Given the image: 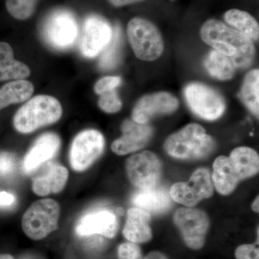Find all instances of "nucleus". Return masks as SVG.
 I'll use <instances>...</instances> for the list:
<instances>
[{
  "label": "nucleus",
  "instance_id": "nucleus-1",
  "mask_svg": "<svg viewBox=\"0 0 259 259\" xmlns=\"http://www.w3.org/2000/svg\"><path fill=\"white\" fill-rule=\"evenodd\" d=\"M201 37L214 50L228 56L236 68L247 69L254 60L253 40L220 20H207L201 28Z\"/></svg>",
  "mask_w": 259,
  "mask_h": 259
},
{
  "label": "nucleus",
  "instance_id": "nucleus-2",
  "mask_svg": "<svg viewBox=\"0 0 259 259\" xmlns=\"http://www.w3.org/2000/svg\"><path fill=\"white\" fill-rule=\"evenodd\" d=\"M259 170L258 154L252 148L238 147L229 157L221 156L213 163L212 180L216 190L228 195L241 180L254 176Z\"/></svg>",
  "mask_w": 259,
  "mask_h": 259
},
{
  "label": "nucleus",
  "instance_id": "nucleus-3",
  "mask_svg": "<svg viewBox=\"0 0 259 259\" xmlns=\"http://www.w3.org/2000/svg\"><path fill=\"white\" fill-rule=\"evenodd\" d=\"M63 110L60 102L49 95H37L17 111L13 125L20 134H28L60 120Z\"/></svg>",
  "mask_w": 259,
  "mask_h": 259
},
{
  "label": "nucleus",
  "instance_id": "nucleus-4",
  "mask_svg": "<svg viewBox=\"0 0 259 259\" xmlns=\"http://www.w3.org/2000/svg\"><path fill=\"white\" fill-rule=\"evenodd\" d=\"M215 147L212 137L199 124L185 126L172 134L165 142L167 153L180 159H200L207 157Z\"/></svg>",
  "mask_w": 259,
  "mask_h": 259
},
{
  "label": "nucleus",
  "instance_id": "nucleus-5",
  "mask_svg": "<svg viewBox=\"0 0 259 259\" xmlns=\"http://www.w3.org/2000/svg\"><path fill=\"white\" fill-rule=\"evenodd\" d=\"M42 36L48 45L56 50L72 49L79 37L76 17L67 10L53 12L42 24Z\"/></svg>",
  "mask_w": 259,
  "mask_h": 259
},
{
  "label": "nucleus",
  "instance_id": "nucleus-6",
  "mask_svg": "<svg viewBox=\"0 0 259 259\" xmlns=\"http://www.w3.org/2000/svg\"><path fill=\"white\" fill-rule=\"evenodd\" d=\"M60 217V206L52 199H44L34 202L22 220L24 233L30 239H44L57 229Z\"/></svg>",
  "mask_w": 259,
  "mask_h": 259
},
{
  "label": "nucleus",
  "instance_id": "nucleus-7",
  "mask_svg": "<svg viewBox=\"0 0 259 259\" xmlns=\"http://www.w3.org/2000/svg\"><path fill=\"white\" fill-rule=\"evenodd\" d=\"M127 37L134 54L139 59L153 61L158 59L163 51L161 32L146 19L135 18L129 22Z\"/></svg>",
  "mask_w": 259,
  "mask_h": 259
},
{
  "label": "nucleus",
  "instance_id": "nucleus-8",
  "mask_svg": "<svg viewBox=\"0 0 259 259\" xmlns=\"http://www.w3.org/2000/svg\"><path fill=\"white\" fill-rule=\"evenodd\" d=\"M105 148V139L96 130L80 132L73 140L69 151V162L74 171L88 169L101 156Z\"/></svg>",
  "mask_w": 259,
  "mask_h": 259
},
{
  "label": "nucleus",
  "instance_id": "nucleus-9",
  "mask_svg": "<svg viewBox=\"0 0 259 259\" xmlns=\"http://www.w3.org/2000/svg\"><path fill=\"white\" fill-rule=\"evenodd\" d=\"M185 95L192 111L204 120H216L226 110L223 97L202 83H190L185 88Z\"/></svg>",
  "mask_w": 259,
  "mask_h": 259
},
{
  "label": "nucleus",
  "instance_id": "nucleus-10",
  "mask_svg": "<svg viewBox=\"0 0 259 259\" xmlns=\"http://www.w3.org/2000/svg\"><path fill=\"white\" fill-rule=\"evenodd\" d=\"M174 222L189 248L199 250L204 246L209 227L205 212L198 209L182 207L175 212Z\"/></svg>",
  "mask_w": 259,
  "mask_h": 259
},
{
  "label": "nucleus",
  "instance_id": "nucleus-11",
  "mask_svg": "<svg viewBox=\"0 0 259 259\" xmlns=\"http://www.w3.org/2000/svg\"><path fill=\"white\" fill-rule=\"evenodd\" d=\"M210 173L207 168H198L187 182L175 184L169 191L172 200L186 207H194L213 194Z\"/></svg>",
  "mask_w": 259,
  "mask_h": 259
},
{
  "label": "nucleus",
  "instance_id": "nucleus-12",
  "mask_svg": "<svg viewBox=\"0 0 259 259\" xmlns=\"http://www.w3.org/2000/svg\"><path fill=\"white\" fill-rule=\"evenodd\" d=\"M113 28L110 24L99 15H90L83 22L79 41L81 55L93 59L108 45L111 40Z\"/></svg>",
  "mask_w": 259,
  "mask_h": 259
},
{
  "label": "nucleus",
  "instance_id": "nucleus-13",
  "mask_svg": "<svg viewBox=\"0 0 259 259\" xmlns=\"http://www.w3.org/2000/svg\"><path fill=\"white\" fill-rule=\"evenodd\" d=\"M161 170V161L151 151L134 155L126 162V171L129 180L139 190L158 185Z\"/></svg>",
  "mask_w": 259,
  "mask_h": 259
},
{
  "label": "nucleus",
  "instance_id": "nucleus-14",
  "mask_svg": "<svg viewBox=\"0 0 259 259\" xmlns=\"http://www.w3.org/2000/svg\"><path fill=\"white\" fill-rule=\"evenodd\" d=\"M118 228V221L115 213L100 209L83 215L76 225V233L79 236L97 235L112 238L117 234Z\"/></svg>",
  "mask_w": 259,
  "mask_h": 259
},
{
  "label": "nucleus",
  "instance_id": "nucleus-15",
  "mask_svg": "<svg viewBox=\"0 0 259 259\" xmlns=\"http://www.w3.org/2000/svg\"><path fill=\"white\" fill-rule=\"evenodd\" d=\"M178 107V100L171 94L158 93L146 95L135 106L133 120L138 123L146 124L155 116L171 113Z\"/></svg>",
  "mask_w": 259,
  "mask_h": 259
},
{
  "label": "nucleus",
  "instance_id": "nucleus-16",
  "mask_svg": "<svg viewBox=\"0 0 259 259\" xmlns=\"http://www.w3.org/2000/svg\"><path fill=\"white\" fill-rule=\"evenodd\" d=\"M122 136L112 144V150L119 156L139 151L144 148L151 140L153 129L146 124L138 123L133 120H126L121 126Z\"/></svg>",
  "mask_w": 259,
  "mask_h": 259
},
{
  "label": "nucleus",
  "instance_id": "nucleus-17",
  "mask_svg": "<svg viewBox=\"0 0 259 259\" xmlns=\"http://www.w3.org/2000/svg\"><path fill=\"white\" fill-rule=\"evenodd\" d=\"M60 146V139L57 134L48 133L40 136L23 158V171L28 175L50 161L56 156Z\"/></svg>",
  "mask_w": 259,
  "mask_h": 259
},
{
  "label": "nucleus",
  "instance_id": "nucleus-18",
  "mask_svg": "<svg viewBox=\"0 0 259 259\" xmlns=\"http://www.w3.org/2000/svg\"><path fill=\"white\" fill-rule=\"evenodd\" d=\"M68 178L67 168L57 163H48L32 180V191L39 196L59 193L64 190Z\"/></svg>",
  "mask_w": 259,
  "mask_h": 259
},
{
  "label": "nucleus",
  "instance_id": "nucleus-19",
  "mask_svg": "<svg viewBox=\"0 0 259 259\" xmlns=\"http://www.w3.org/2000/svg\"><path fill=\"white\" fill-rule=\"evenodd\" d=\"M132 202L136 207L144 209L151 215L166 212L173 204L169 191L158 185L139 190L133 196Z\"/></svg>",
  "mask_w": 259,
  "mask_h": 259
},
{
  "label": "nucleus",
  "instance_id": "nucleus-20",
  "mask_svg": "<svg viewBox=\"0 0 259 259\" xmlns=\"http://www.w3.org/2000/svg\"><path fill=\"white\" fill-rule=\"evenodd\" d=\"M151 215L144 209L133 207L127 212L123 235L131 243H144L151 241L152 231L150 227Z\"/></svg>",
  "mask_w": 259,
  "mask_h": 259
},
{
  "label": "nucleus",
  "instance_id": "nucleus-21",
  "mask_svg": "<svg viewBox=\"0 0 259 259\" xmlns=\"http://www.w3.org/2000/svg\"><path fill=\"white\" fill-rule=\"evenodd\" d=\"M33 93V84L26 80L7 83L0 89V110L10 105L26 101Z\"/></svg>",
  "mask_w": 259,
  "mask_h": 259
},
{
  "label": "nucleus",
  "instance_id": "nucleus-22",
  "mask_svg": "<svg viewBox=\"0 0 259 259\" xmlns=\"http://www.w3.org/2000/svg\"><path fill=\"white\" fill-rule=\"evenodd\" d=\"M224 19L231 28L246 35L252 40H258V23L249 13L240 10L232 9L226 12Z\"/></svg>",
  "mask_w": 259,
  "mask_h": 259
},
{
  "label": "nucleus",
  "instance_id": "nucleus-23",
  "mask_svg": "<svg viewBox=\"0 0 259 259\" xmlns=\"http://www.w3.org/2000/svg\"><path fill=\"white\" fill-rule=\"evenodd\" d=\"M204 66L211 76L223 81L232 79L236 69L228 56L216 50L209 53L204 61Z\"/></svg>",
  "mask_w": 259,
  "mask_h": 259
},
{
  "label": "nucleus",
  "instance_id": "nucleus-24",
  "mask_svg": "<svg viewBox=\"0 0 259 259\" xmlns=\"http://www.w3.org/2000/svg\"><path fill=\"white\" fill-rule=\"evenodd\" d=\"M122 32L118 25L113 28V34L108 45L102 51L99 60V66L104 71L115 69L120 63L122 55Z\"/></svg>",
  "mask_w": 259,
  "mask_h": 259
},
{
  "label": "nucleus",
  "instance_id": "nucleus-25",
  "mask_svg": "<svg viewBox=\"0 0 259 259\" xmlns=\"http://www.w3.org/2000/svg\"><path fill=\"white\" fill-rule=\"evenodd\" d=\"M258 88L259 71L252 70L245 76L240 97L245 106L256 117H258Z\"/></svg>",
  "mask_w": 259,
  "mask_h": 259
},
{
  "label": "nucleus",
  "instance_id": "nucleus-26",
  "mask_svg": "<svg viewBox=\"0 0 259 259\" xmlns=\"http://www.w3.org/2000/svg\"><path fill=\"white\" fill-rule=\"evenodd\" d=\"M30 74V68L21 61L15 59L0 66V81L24 80Z\"/></svg>",
  "mask_w": 259,
  "mask_h": 259
},
{
  "label": "nucleus",
  "instance_id": "nucleus-27",
  "mask_svg": "<svg viewBox=\"0 0 259 259\" xmlns=\"http://www.w3.org/2000/svg\"><path fill=\"white\" fill-rule=\"evenodd\" d=\"M37 0H6L8 13L17 20H24L32 16L35 12Z\"/></svg>",
  "mask_w": 259,
  "mask_h": 259
},
{
  "label": "nucleus",
  "instance_id": "nucleus-28",
  "mask_svg": "<svg viewBox=\"0 0 259 259\" xmlns=\"http://www.w3.org/2000/svg\"><path fill=\"white\" fill-rule=\"evenodd\" d=\"M98 101V105L102 111L107 113H115L120 111L122 108V102L119 98L116 91L103 94L100 95Z\"/></svg>",
  "mask_w": 259,
  "mask_h": 259
},
{
  "label": "nucleus",
  "instance_id": "nucleus-29",
  "mask_svg": "<svg viewBox=\"0 0 259 259\" xmlns=\"http://www.w3.org/2000/svg\"><path fill=\"white\" fill-rule=\"evenodd\" d=\"M120 76H105L97 81L95 85V92L99 95L115 91L121 83Z\"/></svg>",
  "mask_w": 259,
  "mask_h": 259
},
{
  "label": "nucleus",
  "instance_id": "nucleus-30",
  "mask_svg": "<svg viewBox=\"0 0 259 259\" xmlns=\"http://www.w3.org/2000/svg\"><path fill=\"white\" fill-rule=\"evenodd\" d=\"M117 257L118 259H144L139 245L131 242H126L119 245Z\"/></svg>",
  "mask_w": 259,
  "mask_h": 259
},
{
  "label": "nucleus",
  "instance_id": "nucleus-31",
  "mask_svg": "<svg viewBox=\"0 0 259 259\" xmlns=\"http://www.w3.org/2000/svg\"><path fill=\"white\" fill-rule=\"evenodd\" d=\"M17 167L15 155L8 152L0 153V177L10 176Z\"/></svg>",
  "mask_w": 259,
  "mask_h": 259
},
{
  "label": "nucleus",
  "instance_id": "nucleus-32",
  "mask_svg": "<svg viewBox=\"0 0 259 259\" xmlns=\"http://www.w3.org/2000/svg\"><path fill=\"white\" fill-rule=\"evenodd\" d=\"M258 244L254 243L240 245L235 252L236 259H259Z\"/></svg>",
  "mask_w": 259,
  "mask_h": 259
},
{
  "label": "nucleus",
  "instance_id": "nucleus-33",
  "mask_svg": "<svg viewBox=\"0 0 259 259\" xmlns=\"http://www.w3.org/2000/svg\"><path fill=\"white\" fill-rule=\"evenodd\" d=\"M14 52L8 42H0V66L14 60Z\"/></svg>",
  "mask_w": 259,
  "mask_h": 259
},
{
  "label": "nucleus",
  "instance_id": "nucleus-34",
  "mask_svg": "<svg viewBox=\"0 0 259 259\" xmlns=\"http://www.w3.org/2000/svg\"><path fill=\"white\" fill-rule=\"evenodd\" d=\"M15 197L13 194L0 192V206H9L14 203Z\"/></svg>",
  "mask_w": 259,
  "mask_h": 259
},
{
  "label": "nucleus",
  "instance_id": "nucleus-35",
  "mask_svg": "<svg viewBox=\"0 0 259 259\" xmlns=\"http://www.w3.org/2000/svg\"><path fill=\"white\" fill-rule=\"evenodd\" d=\"M110 4L115 7H122L125 5L134 4V3H140L144 0H108Z\"/></svg>",
  "mask_w": 259,
  "mask_h": 259
},
{
  "label": "nucleus",
  "instance_id": "nucleus-36",
  "mask_svg": "<svg viewBox=\"0 0 259 259\" xmlns=\"http://www.w3.org/2000/svg\"><path fill=\"white\" fill-rule=\"evenodd\" d=\"M144 259H168L166 255L159 251H153L148 253Z\"/></svg>",
  "mask_w": 259,
  "mask_h": 259
},
{
  "label": "nucleus",
  "instance_id": "nucleus-37",
  "mask_svg": "<svg viewBox=\"0 0 259 259\" xmlns=\"http://www.w3.org/2000/svg\"><path fill=\"white\" fill-rule=\"evenodd\" d=\"M258 199H259V197H257L256 199H255L254 202H253V204H252V209H253V210L254 211V212H259Z\"/></svg>",
  "mask_w": 259,
  "mask_h": 259
},
{
  "label": "nucleus",
  "instance_id": "nucleus-38",
  "mask_svg": "<svg viewBox=\"0 0 259 259\" xmlns=\"http://www.w3.org/2000/svg\"><path fill=\"white\" fill-rule=\"evenodd\" d=\"M0 259H14L13 255L10 254H2L0 253Z\"/></svg>",
  "mask_w": 259,
  "mask_h": 259
}]
</instances>
